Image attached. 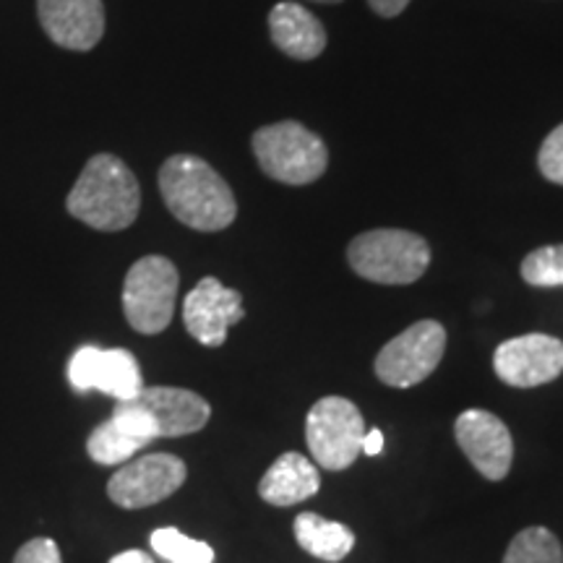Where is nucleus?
<instances>
[{"instance_id":"f3484780","label":"nucleus","mask_w":563,"mask_h":563,"mask_svg":"<svg viewBox=\"0 0 563 563\" xmlns=\"http://www.w3.org/2000/svg\"><path fill=\"white\" fill-rule=\"evenodd\" d=\"M295 540L302 551L321 561H342L355 548V532L342 522H329L313 511H302L295 519Z\"/></svg>"},{"instance_id":"7ed1b4c3","label":"nucleus","mask_w":563,"mask_h":563,"mask_svg":"<svg viewBox=\"0 0 563 563\" xmlns=\"http://www.w3.org/2000/svg\"><path fill=\"white\" fill-rule=\"evenodd\" d=\"M112 418L144 439H175L201 431L211 418V407L203 397L175 386H144L136 397L118 402Z\"/></svg>"},{"instance_id":"0eeeda50","label":"nucleus","mask_w":563,"mask_h":563,"mask_svg":"<svg viewBox=\"0 0 563 563\" xmlns=\"http://www.w3.org/2000/svg\"><path fill=\"white\" fill-rule=\"evenodd\" d=\"M365 422L350 399L323 397L306 420V441L323 470H347L363 452Z\"/></svg>"},{"instance_id":"4468645a","label":"nucleus","mask_w":563,"mask_h":563,"mask_svg":"<svg viewBox=\"0 0 563 563\" xmlns=\"http://www.w3.org/2000/svg\"><path fill=\"white\" fill-rule=\"evenodd\" d=\"M42 30L58 47L87 53L104 34L102 0H37Z\"/></svg>"},{"instance_id":"f257e3e1","label":"nucleus","mask_w":563,"mask_h":563,"mask_svg":"<svg viewBox=\"0 0 563 563\" xmlns=\"http://www.w3.org/2000/svg\"><path fill=\"white\" fill-rule=\"evenodd\" d=\"M159 194L175 220L191 230L220 232L238 217L228 180L194 154H175L162 165Z\"/></svg>"},{"instance_id":"5701e85b","label":"nucleus","mask_w":563,"mask_h":563,"mask_svg":"<svg viewBox=\"0 0 563 563\" xmlns=\"http://www.w3.org/2000/svg\"><path fill=\"white\" fill-rule=\"evenodd\" d=\"M13 563H63L58 545L51 538H34L26 545H21Z\"/></svg>"},{"instance_id":"1a4fd4ad","label":"nucleus","mask_w":563,"mask_h":563,"mask_svg":"<svg viewBox=\"0 0 563 563\" xmlns=\"http://www.w3.org/2000/svg\"><path fill=\"white\" fill-rule=\"evenodd\" d=\"M186 464L173 454H146L123 464L108 483V496L121 509H144L165 498L186 483Z\"/></svg>"},{"instance_id":"aec40b11","label":"nucleus","mask_w":563,"mask_h":563,"mask_svg":"<svg viewBox=\"0 0 563 563\" xmlns=\"http://www.w3.org/2000/svg\"><path fill=\"white\" fill-rule=\"evenodd\" d=\"M152 551L170 563H214V551L203 540H194L175 527H159L150 538Z\"/></svg>"},{"instance_id":"412c9836","label":"nucleus","mask_w":563,"mask_h":563,"mask_svg":"<svg viewBox=\"0 0 563 563\" xmlns=\"http://www.w3.org/2000/svg\"><path fill=\"white\" fill-rule=\"evenodd\" d=\"M522 279L530 287H563V245H543L522 262Z\"/></svg>"},{"instance_id":"423d86ee","label":"nucleus","mask_w":563,"mask_h":563,"mask_svg":"<svg viewBox=\"0 0 563 563\" xmlns=\"http://www.w3.org/2000/svg\"><path fill=\"white\" fill-rule=\"evenodd\" d=\"M178 285V269L165 256H144L131 266L123 282V311L139 334H159L170 327Z\"/></svg>"},{"instance_id":"a211bd4d","label":"nucleus","mask_w":563,"mask_h":563,"mask_svg":"<svg viewBox=\"0 0 563 563\" xmlns=\"http://www.w3.org/2000/svg\"><path fill=\"white\" fill-rule=\"evenodd\" d=\"M146 443L152 441L129 431L121 420L110 418L108 422H102V426H97L95 431H91L87 441V452L97 464H123L125 460H131L133 454L141 452Z\"/></svg>"},{"instance_id":"b1692460","label":"nucleus","mask_w":563,"mask_h":563,"mask_svg":"<svg viewBox=\"0 0 563 563\" xmlns=\"http://www.w3.org/2000/svg\"><path fill=\"white\" fill-rule=\"evenodd\" d=\"M368 5L378 13V16L394 19V16H399L407 5H410V0H368Z\"/></svg>"},{"instance_id":"bb28decb","label":"nucleus","mask_w":563,"mask_h":563,"mask_svg":"<svg viewBox=\"0 0 563 563\" xmlns=\"http://www.w3.org/2000/svg\"><path fill=\"white\" fill-rule=\"evenodd\" d=\"M313 3H342V0H313Z\"/></svg>"},{"instance_id":"f03ea898","label":"nucleus","mask_w":563,"mask_h":563,"mask_svg":"<svg viewBox=\"0 0 563 563\" xmlns=\"http://www.w3.org/2000/svg\"><path fill=\"white\" fill-rule=\"evenodd\" d=\"M66 209L70 217L102 232H118L136 222L141 188L136 175L115 154L91 157L70 188Z\"/></svg>"},{"instance_id":"f8f14e48","label":"nucleus","mask_w":563,"mask_h":563,"mask_svg":"<svg viewBox=\"0 0 563 563\" xmlns=\"http://www.w3.org/2000/svg\"><path fill=\"white\" fill-rule=\"evenodd\" d=\"M243 316L241 292L224 287L217 277H203L183 302V323L203 347H222L230 327L243 321Z\"/></svg>"},{"instance_id":"393cba45","label":"nucleus","mask_w":563,"mask_h":563,"mask_svg":"<svg viewBox=\"0 0 563 563\" xmlns=\"http://www.w3.org/2000/svg\"><path fill=\"white\" fill-rule=\"evenodd\" d=\"M384 452V433L378 431V428H371V431H365L363 435V454L368 456H376Z\"/></svg>"},{"instance_id":"2eb2a0df","label":"nucleus","mask_w":563,"mask_h":563,"mask_svg":"<svg viewBox=\"0 0 563 563\" xmlns=\"http://www.w3.org/2000/svg\"><path fill=\"white\" fill-rule=\"evenodd\" d=\"M269 32L274 45L292 60H316L327 51V30L321 21L292 0L274 5L269 13Z\"/></svg>"},{"instance_id":"9b49d317","label":"nucleus","mask_w":563,"mask_h":563,"mask_svg":"<svg viewBox=\"0 0 563 563\" xmlns=\"http://www.w3.org/2000/svg\"><path fill=\"white\" fill-rule=\"evenodd\" d=\"M68 382L76 391H104L118 402L133 399L144 389L139 361L129 350H102L95 344L79 347L68 363Z\"/></svg>"},{"instance_id":"9d476101","label":"nucleus","mask_w":563,"mask_h":563,"mask_svg":"<svg viewBox=\"0 0 563 563\" xmlns=\"http://www.w3.org/2000/svg\"><path fill=\"white\" fill-rule=\"evenodd\" d=\"M493 371L504 384L534 389L551 384L563 373V342L551 334H522L498 344Z\"/></svg>"},{"instance_id":"a878e982","label":"nucleus","mask_w":563,"mask_h":563,"mask_svg":"<svg viewBox=\"0 0 563 563\" xmlns=\"http://www.w3.org/2000/svg\"><path fill=\"white\" fill-rule=\"evenodd\" d=\"M110 563H154V561L152 555H146L144 551H125V553H118Z\"/></svg>"},{"instance_id":"4be33fe9","label":"nucleus","mask_w":563,"mask_h":563,"mask_svg":"<svg viewBox=\"0 0 563 563\" xmlns=\"http://www.w3.org/2000/svg\"><path fill=\"white\" fill-rule=\"evenodd\" d=\"M538 167L545 180L563 186V123L545 136L538 152Z\"/></svg>"},{"instance_id":"dca6fc26","label":"nucleus","mask_w":563,"mask_h":563,"mask_svg":"<svg viewBox=\"0 0 563 563\" xmlns=\"http://www.w3.org/2000/svg\"><path fill=\"white\" fill-rule=\"evenodd\" d=\"M321 477L311 460L298 452L282 454L258 483V496L272 506H292L319 493Z\"/></svg>"},{"instance_id":"6e6552de","label":"nucleus","mask_w":563,"mask_h":563,"mask_svg":"<svg viewBox=\"0 0 563 563\" xmlns=\"http://www.w3.org/2000/svg\"><path fill=\"white\" fill-rule=\"evenodd\" d=\"M443 350H446V332L441 323L431 319L418 321L384 344L376 357V376L394 389H410L439 368Z\"/></svg>"},{"instance_id":"ddd939ff","label":"nucleus","mask_w":563,"mask_h":563,"mask_svg":"<svg viewBox=\"0 0 563 563\" xmlns=\"http://www.w3.org/2000/svg\"><path fill=\"white\" fill-rule=\"evenodd\" d=\"M456 443L485 481H504L511 470L514 441L501 418L488 410H467L454 422Z\"/></svg>"},{"instance_id":"20e7f679","label":"nucleus","mask_w":563,"mask_h":563,"mask_svg":"<svg viewBox=\"0 0 563 563\" xmlns=\"http://www.w3.org/2000/svg\"><path fill=\"white\" fill-rule=\"evenodd\" d=\"M347 262L376 285H412L431 264V249L410 230H368L350 243Z\"/></svg>"},{"instance_id":"39448f33","label":"nucleus","mask_w":563,"mask_h":563,"mask_svg":"<svg viewBox=\"0 0 563 563\" xmlns=\"http://www.w3.org/2000/svg\"><path fill=\"white\" fill-rule=\"evenodd\" d=\"M253 154L272 180L285 186H308L327 173V144L298 121L264 125L253 133Z\"/></svg>"},{"instance_id":"6ab92c4d","label":"nucleus","mask_w":563,"mask_h":563,"mask_svg":"<svg viewBox=\"0 0 563 563\" xmlns=\"http://www.w3.org/2000/svg\"><path fill=\"white\" fill-rule=\"evenodd\" d=\"M504 563H563V548L545 527H527L506 548Z\"/></svg>"}]
</instances>
